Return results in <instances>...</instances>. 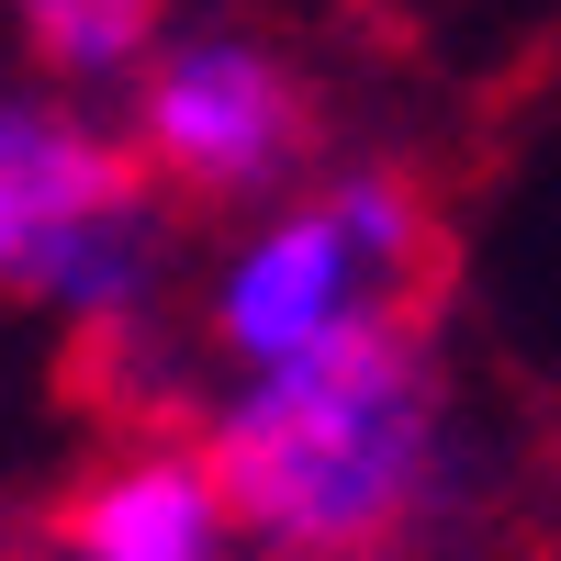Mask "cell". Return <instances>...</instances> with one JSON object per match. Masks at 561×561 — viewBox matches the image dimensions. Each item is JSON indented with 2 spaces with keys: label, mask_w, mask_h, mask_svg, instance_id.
Listing matches in <instances>:
<instances>
[{
  "label": "cell",
  "mask_w": 561,
  "mask_h": 561,
  "mask_svg": "<svg viewBox=\"0 0 561 561\" xmlns=\"http://www.w3.org/2000/svg\"><path fill=\"white\" fill-rule=\"evenodd\" d=\"M169 270V192L124 135L0 90V293L68 325H124Z\"/></svg>",
  "instance_id": "7a4b0ae2"
},
{
  "label": "cell",
  "mask_w": 561,
  "mask_h": 561,
  "mask_svg": "<svg viewBox=\"0 0 561 561\" xmlns=\"http://www.w3.org/2000/svg\"><path fill=\"white\" fill-rule=\"evenodd\" d=\"M34 68L57 79H124L169 45V0H12Z\"/></svg>",
  "instance_id": "8992f818"
},
{
  "label": "cell",
  "mask_w": 561,
  "mask_h": 561,
  "mask_svg": "<svg viewBox=\"0 0 561 561\" xmlns=\"http://www.w3.org/2000/svg\"><path fill=\"white\" fill-rule=\"evenodd\" d=\"M337 561H382V550H337Z\"/></svg>",
  "instance_id": "52a82bcc"
},
{
  "label": "cell",
  "mask_w": 561,
  "mask_h": 561,
  "mask_svg": "<svg viewBox=\"0 0 561 561\" xmlns=\"http://www.w3.org/2000/svg\"><path fill=\"white\" fill-rule=\"evenodd\" d=\"M135 169L169 203H280V180L314 158V102L304 68L280 45L214 23V34H169L135 68V124H124Z\"/></svg>",
  "instance_id": "277c9868"
},
{
  "label": "cell",
  "mask_w": 561,
  "mask_h": 561,
  "mask_svg": "<svg viewBox=\"0 0 561 561\" xmlns=\"http://www.w3.org/2000/svg\"><path fill=\"white\" fill-rule=\"evenodd\" d=\"M237 505H225L203 449H135L90 472L57 517V561H225Z\"/></svg>",
  "instance_id": "5b68a950"
},
{
  "label": "cell",
  "mask_w": 561,
  "mask_h": 561,
  "mask_svg": "<svg viewBox=\"0 0 561 561\" xmlns=\"http://www.w3.org/2000/svg\"><path fill=\"white\" fill-rule=\"evenodd\" d=\"M214 483L237 505V528L293 550V561H337L370 550L382 528L415 517V494L438 483V348L427 314H359L337 337H314L293 359L248 370L214 404Z\"/></svg>",
  "instance_id": "6da1fadb"
},
{
  "label": "cell",
  "mask_w": 561,
  "mask_h": 561,
  "mask_svg": "<svg viewBox=\"0 0 561 561\" xmlns=\"http://www.w3.org/2000/svg\"><path fill=\"white\" fill-rule=\"evenodd\" d=\"M415 270H427V214L393 169H348L325 192H293L280 214H259L237 259L214 270V348L225 359H293L314 337H337L359 314H404L415 304Z\"/></svg>",
  "instance_id": "3957f363"
}]
</instances>
